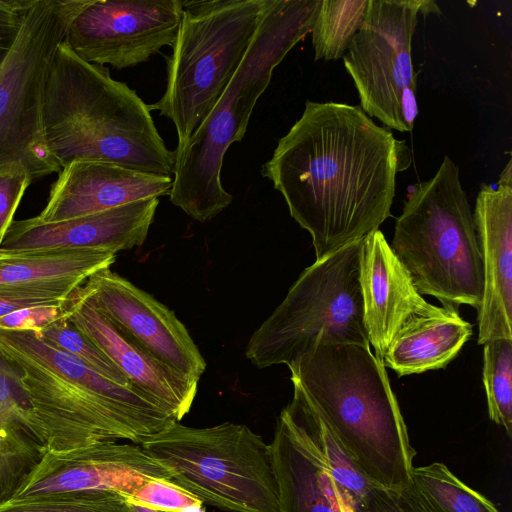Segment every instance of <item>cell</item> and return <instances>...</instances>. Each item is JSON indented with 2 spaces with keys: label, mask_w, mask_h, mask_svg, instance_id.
Listing matches in <instances>:
<instances>
[{
  "label": "cell",
  "mask_w": 512,
  "mask_h": 512,
  "mask_svg": "<svg viewBox=\"0 0 512 512\" xmlns=\"http://www.w3.org/2000/svg\"><path fill=\"white\" fill-rule=\"evenodd\" d=\"M410 162L406 142L360 106L308 100L261 174L311 235L318 260L391 217L396 175Z\"/></svg>",
  "instance_id": "cell-1"
},
{
  "label": "cell",
  "mask_w": 512,
  "mask_h": 512,
  "mask_svg": "<svg viewBox=\"0 0 512 512\" xmlns=\"http://www.w3.org/2000/svg\"><path fill=\"white\" fill-rule=\"evenodd\" d=\"M0 352L20 374L40 452L118 439L140 445L177 421L145 393L106 379L34 331L0 329Z\"/></svg>",
  "instance_id": "cell-2"
},
{
  "label": "cell",
  "mask_w": 512,
  "mask_h": 512,
  "mask_svg": "<svg viewBox=\"0 0 512 512\" xmlns=\"http://www.w3.org/2000/svg\"><path fill=\"white\" fill-rule=\"evenodd\" d=\"M150 112L107 67L59 44L44 85L43 128L61 169L73 160H98L173 177L177 153L166 147Z\"/></svg>",
  "instance_id": "cell-3"
},
{
  "label": "cell",
  "mask_w": 512,
  "mask_h": 512,
  "mask_svg": "<svg viewBox=\"0 0 512 512\" xmlns=\"http://www.w3.org/2000/svg\"><path fill=\"white\" fill-rule=\"evenodd\" d=\"M287 366L291 381L372 484L412 483L416 450L385 366L370 346L319 341Z\"/></svg>",
  "instance_id": "cell-4"
},
{
  "label": "cell",
  "mask_w": 512,
  "mask_h": 512,
  "mask_svg": "<svg viewBox=\"0 0 512 512\" xmlns=\"http://www.w3.org/2000/svg\"><path fill=\"white\" fill-rule=\"evenodd\" d=\"M321 0H269L256 34L221 97L177 158L170 201L206 222L227 208L232 195L221 181L224 155L247 131L257 100L274 69L311 33Z\"/></svg>",
  "instance_id": "cell-5"
},
{
  "label": "cell",
  "mask_w": 512,
  "mask_h": 512,
  "mask_svg": "<svg viewBox=\"0 0 512 512\" xmlns=\"http://www.w3.org/2000/svg\"><path fill=\"white\" fill-rule=\"evenodd\" d=\"M390 246L421 295L435 297L443 308L478 309L481 251L459 167L449 156L407 195Z\"/></svg>",
  "instance_id": "cell-6"
},
{
  "label": "cell",
  "mask_w": 512,
  "mask_h": 512,
  "mask_svg": "<svg viewBox=\"0 0 512 512\" xmlns=\"http://www.w3.org/2000/svg\"><path fill=\"white\" fill-rule=\"evenodd\" d=\"M269 0H182L167 84L150 111L170 119L180 151L213 109L240 66Z\"/></svg>",
  "instance_id": "cell-7"
},
{
  "label": "cell",
  "mask_w": 512,
  "mask_h": 512,
  "mask_svg": "<svg viewBox=\"0 0 512 512\" xmlns=\"http://www.w3.org/2000/svg\"><path fill=\"white\" fill-rule=\"evenodd\" d=\"M141 448L171 483L202 503L234 512H280L270 444L242 424L193 428L174 421Z\"/></svg>",
  "instance_id": "cell-8"
},
{
  "label": "cell",
  "mask_w": 512,
  "mask_h": 512,
  "mask_svg": "<svg viewBox=\"0 0 512 512\" xmlns=\"http://www.w3.org/2000/svg\"><path fill=\"white\" fill-rule=\"evenodd\" d=\"M362 239L305 268L250 338L245 355L253 365H289L319 341L370 346L360 286Z\"/></svg>",
  "instance_id": "cell-9"
},
{
  "label": "cell",
  "mask_w": 512,
  "mask_h": 512,
  "mask_svg": "<svg viewBox=\"0 0 512 512\" xmlns=\"http://www.w3.org/2000/svg\"><path fill=\"white\" fill-rule=\"evenodd\" d=\"M92 0H31L13 47L0 66V175L32 181L61 167L43 128L45 80L73 19Z\"/></svg>",
  "instance_id": "cell-10"
},
{
  "label": "cell",
  "mask_w": 512,
  "mask_h": 512,
  "mask_svg": "<svg viewBox=\"0 0 512 512\" xmlns=\"http://www.w3.org/2000/svg\"><path fill=\"white\" fill-rule=\"evenodd\" d=\"M439 12L435 1L369 0L342 57L362 110L390 129L410 132L414 127L419 109L412 38L419 14Z\"/></svg>",
  "instance_id": "cell-11"
},
{
  "label": "cell",
  "mask_w": 512,
  "mask_h": 512,
  "mask_svg": "<svg viewBox=\"0 0 512 512\" xmlns=\"http://www.w3.org/2000/svg\"><path fill=\"white\" fill-rule=\"evenodd\" d=\"M181 18L182 0H92L64 41L83 60L120 70L172 47Z\"/></svg>",
  "instance_id": "cell-12"
},
{
  "label": "cell",
  "mask_w": 512,
  "mask_h": 512,
  "mask_svg": "<svg viewBox=\"0 0 512 512\" xmlns=\"http://www.w3.org/2000/svg\"><path fill=\"white\" fill-rule=\"evenodd\" d=\"M40 454L7 498L74 491H109L128 498L149 480L171 482L169 470L137 444L104 440Z\"/></svg>",
  "instance_id": "cell-13"
},
{
  "label": "cell",
  "mask_w": 512,
  "mask_h": 512,
  "mask_svg": "<svg viewBox=\"0 0 512 512\" xmlns=\"http://www.w3.org/2000/svg\"><path fill=\"white\" fill-rule=\"evenodd\" d=\"M80 287L90 303L141 349L198 382L206 362L173 311L109 268L94 273Z\"/></svg>",
  "instance_id": "cell-14"
},
{
  "label": "cell",
  "mask_w": 512,
  "mask_h": 512,
  "mask_svg": "<svg viewBox=\"0 0 512 512\" xmlns=\"http://www.w3.org/2000/svg\"><path fill=\"white\" fill-rule=\"evenodd\" d=\"M497 188L482 185L473 212L484 289L478 307V341L512 340V161Z\"/></svg>",
  "instance_id": "cell-15"
},
{
  "label": "cell",
  "mask_w": 512,
  "mask_h": 512,
  "mask_svg": "<svg viewBox=\"0 0 512 512\" xmlns=\"http://www.w3.org/2000/svg\"><path fill=\"white\" fill-rule=\"evenodd\" d=\"M158 204V198H148L58 222H43L37 217L16 220L8 228L0 252L105 248L117 253L140 247L147 238Z\"/></svg>",
  "instance_id": "cell-16"
},
{
  "label": "cell",
  "mask_w": 512,
  "mask_h": 512,
  "mask_svg": "<svg viewBox=\"0 0 512 512\" xmlns=\"http://www.w3.org/2000/svg\"><path fill=\"white\" fill-rule=\"evenodd\" d=\"M172 183V176L112 162L73 160L60 170L44 209L36 217L43 222H58L86 216L130 202L169 195Z\"/></svg>",
  "instance_id": "cell-17"
},
{
  "label": "cell",
  "mask_w": 512,
  "mask_h": 512,
  "mask_svg": "<svg viewBox=\"0 0 512 512\" xmlns=\"http://www.w3.org/2000/svg\"><path fill=\"white\" fill-rule=\"evenodd\" d=\"M80 286L63 304L66 319L108 356L135 388L180 421L191 408L198 382L158 361L125 336L90 303Z\"/></svg>",
  "instance_id": "cell-18"
},
{
  "label": "cell",
  "mask_w": 512,
  "mask_h": 512,
  "mask_svg": "<svg viewBox=\"0 0 512 512\" xmlns=\"http://www.w3.org/2000/svg\"><path fill=\"white\" fill-rule=\"evenodd\" d=\"M360 286L369 345L382 362L401 326L412 316L434 312L378 229L361 241Z\"/></svg>",
  "instance_id": "cell-19"
},
{
  "label": "cell",
  "mask_w": 512,
  "mask_h": 512,
  "mask_svg": "<svg viewBox=\"0 0 512 512\" xmlns=\"http://www.w3.org/2000/svg\"><path fill=\"white\" fill-rule=\"evenodd\" d=\"M270 447L280 512H352L291 403L278 417Z\"/></svg>",
  "instance_id": "cell-20"
},
{
  "label": "cell",
  "mask_w": 512,
  "mask_h": 512,
  "mask_svg": "<svg viewBox=\"0 0 512 512\" xmlns=\"http://www.w3.org/2000/svg\"><path fill=\"white\" fill-rule=\"evenodd\" d=\"M472 335V325L456 309L408 319L391 340L382 363L400 376L445 368Z\"/></svg>",
  "instance_id": "cell-21"
},
{
  "label": "cell",
  "mask_w": 512,
  "mask_h": 512,
  "mask_svg": "<svg viewBox=\"0 0 512 512\" xmlns=\"http://www.w3.org/2000/svg\"><path fill=\"white\" fill-rule=\"evenodd\" d=\"M116 252L105 248L0 252V288H49L72 293L94 273L110 268Z\"/></svg>",
  "instance_id": "cell-22"
},
{
  "label": "cell",
  "mask_w": 512,
  "mask_h": 512,
  "mask_svg": "<svg viewBox=\"0 0 512 512\" xmlns=\"http://www.w3.org/2000/svg\"><path fill=\"white\" fill-rule=\"evenodd\" d=\"M294 387L291 404L299 414L311 439L327 463L345 503L353 507L373 486L355 466L327 424L320 417L299 384Z\"/></svg>",
  "instance_id": "cell-23"
},
{
  "label": "cell",
  "mask_w": 512,
  "mask_h": 512,
  "mask_svg": "<svg viewBox=\"0 0 512 512\" xmlns=\"http://www.w3.org/2000/svg\"><path fill=\"white\" fill-rule=\"evenodd\" d=\"M369 0H321L312 34L315 60H337L360 28Z\"/></svg>",
  "instance_id": "cell-24"
},
{
  "label": "cell",
  "mask_w": 512,
  "mask_h": 512,
  "mask_svg": "<svg viewBox=\"0 0 512 512\" xmlns=\"http://www.w3.org/2000/svg\"><path fill=\"white\" fill-rule=\"evenodd\" d=\"M412 484L438 512H500L440 462L414 467Z\"/></svg>",
  "instance_id": "cell-25"
},
{
  "label": "cell",
  "mask_w": 512,
  "mask_h": 512,
  "mask_svg": "<svg viewBox=\"0 0 512 512\" xmlns=\"http://www.w3.org/2000/svg\"><path fill=\"white\" fill-rule=\"evenodd\" d=\"M483 348V384L489 418L512 432V340L496 339Z\"/></svg>",
  "instance_id": "cell-26"
},
{
  "label": "cell",
  "mask_w": 512,
  "mask_h": 512,
  "mask_svg": "<svg viewBox=\"0 0 512 512\" xmlns=\"http://www.w3.org/2000/svg\"><path fill=\"white\" fill-rule=\"evenodd\" d=\"M0 512H132L127 499L109 491L57 492L0 501Z\"/></svg>",
  "instance_id": "cell-27"
},
{
  "label": "cell",
  "mask_w": 512,
  "mask_h": 512,
  "mask_svg": "<svg viewBox=\"0 0 512 512\" xmlns=\"http://www.w3.org/2000/svg\"><path fill=\"white\" fill-rule=\"evenodd\" d=\"M30 420V405L20 374L0 352V452L1 448L26 444L24 438L34 440Z\"/></svg>",
  "instance_id": "cell-28"
},
{
  "label": "cell",
  "mask_w": 512,
  "mask_h": 512,
  "mask_svg": "<svg viewBox=\"0 0 512 512\" xmlns=\"http://www.w3.org/2000/svg\"><path fill=\"white\" fill-rule=\"evenodd\" d=\"M37 334L50 346L76 357L106 379L120 386L134 387L109 357L66 317L46 326Z\"/></svg>",
  "instance_id": "cell-29"
},
{
  "label": "cell",
  "mask_w": 512,
  "mask_h": 512,
  "mask_svg": "<svg viewBox=\"0 0 512 512\" xmlns=\"http://www.w3.org/2000/svg\"><path fill=\"white\" fill-rule=\"evenodd\" d=\"M353 512H438L411 483L403 488L373 486Z\"/></svg>",
  "instance_id": "cell-30"
},
{
  "label": "cell",
  "mask_w": 512,
  "mask_h": 512,
  "mask_svg": "<svg viewBox=\"0 0 512 512\" xmlns=\"http://www.w3.org/2000/svg\"><path fill=\"white\" fill-rule=\"evenodd\" d=\"M126 499L163 512H179L185 508L203 506L198 498L164 479L147 481Z\"/></svg>",
  "instance_id": "cell-31"
},
{
  "label": "cell",
  "mask_w": 512,
  "mask_h": 512,
  "mask_svg": "<svg viewBox=\"0 0 512 512\" xmlns=\"http://www.w3.org/2000/svg\"><path fill=\"white\" fill-rule=\"evenodd\" d=\"M70 294L49 288H0V318L28 307L63 305Z\"/></svg>",
  "instance_id": "cell-32"
},
{
  "label": "cell",
  "mask_w": 512,
  "mask_h": 512,
  "mask_svg": "<svg viewBox=\"0 0 512 512\" xmlns=\"http://www.w3.org/2000/svg\"><path fill=\"white\" fill-rule=\"evenodd\" d=\"M64 317L63 305L28 307L1 317L0 329L29 330L39 333L46 326Z\"/></svg>",
  "instance_id": "cell-33"
},
{
  "label": "cell",
  "mask_w": 512,
  "mask_h": 512,
  "mask_svg": "<svg viewBox=\"0 0 512 512\" xmlns=\"http://www.w3.org/2000/svg\"><path fill=\"white\" fill-rule=\"evenodd\" d=\"M31 182L26 173L0 175V245Z\"/></svg>",
  "instance_id": "cell-34"
},
{
  "label": "cell",
  "mask_w": 512,
  "mask_h": 512,
  "mask_svg": "<svg viewBox=\"0 0 512 512\" xmlns=\"http://www.w3.org/2000/svg\"><path fill=\"white\" fill-rule=\"evenodd\" d=\"M31 0H0V66L13 47Z\"/></svg>",
  "instance_id": "cell-35"
},
{
  "label": "cell",
  "mask_w": 512,
  "mask_h": 512,
  "mask_svg": "<svg viewBox=\"0 0 512 512\" xmlns=\"http://www.w3.org/2000/svg\"><path fill=\"white\" fill-rule=\"evenodd\" d=\"M128 503H129V506H130V509L132 512H163V511L153 510V509L138 505V504L130 502V501H128ZM179 512H205V510H204L203 506H194V507L185 508Z\"/></svg>",
  "instance_id": "cell-36"
}]
</instances>
